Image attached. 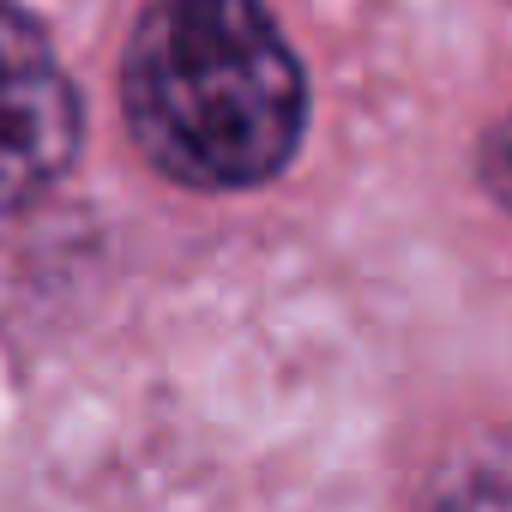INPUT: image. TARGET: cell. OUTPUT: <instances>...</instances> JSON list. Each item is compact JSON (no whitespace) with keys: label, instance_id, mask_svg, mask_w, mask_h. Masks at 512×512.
Here are the masks:
<instances>
[{"label":"cell","instance_id":"6da1fadb","mask_svg":"<svg viewBox=\"0 0 512 512\" xmlns=\"http://www.w3.org/2000/svg\"><path fill=\"white\" fill-rule=\"evenodd\" d=\"M139 151L181 187L272 181L308 127V79L260 0H157L121 61Z\"/></svg>","mask_w":512,"mask_h":512},{"label":"cell","instance_id":"7a4b0ae2","mask_svg":"<svg viewBox=\"0 0 512 512\" xmlns=\"http://www.w3.org/2000/svg\"><path fill=\"white\" fill-rule=\"evenodd\" d=\"M79 91L31 13L0 0V217L37 205L79 157Z\"/></svg>","mask_w":512,"mask_h":512},{"label":"cell","instance_id":"3957f363","mask_svg":"<svg viewBox=\"0 0 512 512\" xmlns=\"http://www.w3.org/2000/svg\"><path fill=\"white\" fill-rule=\"evenodd\" d=\"M428 512H512V434L464 452L434 482Z\"/></svg>","mask_w":512,"mask_h":512},{"label":"cell","instance_id":"277c9868","mask_svg":"<svg viewBox=\"0 0 512 512\" xmlns=\"http://www.w3.org/2000/svg\"><path fill=\"white\" fill-rule=\"evenodd\" d=\"M476 169H482V187L512 211V115L506 121H494L488 127V139H482V157H476Z\"/></svg>","mask_w":512,"mask_h":512}]
</instances>
